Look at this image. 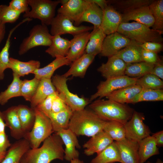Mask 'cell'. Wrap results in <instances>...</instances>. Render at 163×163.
Here are the masks:
<instances>
[{
	"mask_svg": "<svg viewBox=\"0 0 163 163\" xmlns=\"http://www.w3.org/2000/svg\"><path fill=\"white\" fill-rule=\"evenodd\" d=\"M63 145L61 137L55 133L46 138L40 147L28 150L21 161L23 163H50L56 159L63 160Z\"/></svg>",
	"mask_w": 163,
	"mask_h": 163,
	"instance_id": "1",
	"label": "cell"
},
{
	"mask_svg": "<svg viewBox=\"0 0 163 163\" xmlns=\"http://www.w3.org/2000/svg\"><path fill=\"white\" fill-rule=\"evenodd\" d=\"M89 107L104 120L116 121L124 124L130 119L134 111L125 104L109 99L96 100L91 103Z\"/></svg>",
	"mask_w": 163,
	"mask_h": 163,
	"instance_id": "2",
	"label": "cell"
},
{
	"mask_svg": "<svg viewBox=\"0 0 163 163\" xmlns=\"http://www.w3.org/2000/svg\"><path fill=\"white\" fill-rule=\"evenodd\" d=\"M105 121L91 110L73 112L68 128L77 136L92 137L103 130Z\"/></svg>",
	"mask_w": 163,
	"mask_h": 163,
	"instance_id": "3",
	"label": "cell"
},
{
	"mask_svg": "<svg viewBox=\"0 0 163 163\" xmlns=\"http://www.w3.org/2000/svg\"><path fill=\"white\" fill-rule=\"evenodd\" d=\"M117 32L131 40L142 43L148 42L162 43L163 33L136 22H122Z\"/></svg>",
	"mask_w": 163,
	"mask_h": 163,
	"instance_id": "4",
	"label": "cell"
},
{
	"mask_svg": "<svg viewBox=\"0 0 163 163\" xmlns=\"http://www.w3.org/2000/svg\"><path fill=\"white\" fill-rule=\"evenodd\" d=\"M35 119L31 130L26 133L24 138L29 142L30 149L39 147L54 132L51 121L43 113L35 108Z\"/></svg>",
	"mask_w": 163,
	"mask_h": 163,
	"instance_id": "5",
	"label": "cell"
},
{
	"mask_svg": "<svg viewBox=\"0 0 163 163\" xmlns=\"http://www.w3.org/2000/svg\"><path fill=\"white\" fill-rule=\"evenodd\" d=\"M28 3L31 10L24 13L23 17L38 19L41 24L47 26L55 17L56 8L60 2L59 0H28Z\"/></svg>",
	"mask_w": 163,
	"mask_h": 163,
	"instance_id": "6",
	"label": "cell"
},
{
	"mask_svg": "<svg viewBox=\"0 0 163 163\" xmlns=\"http://www.w3.org/2000/svg\"><path fill=\"white\" fill-rule=\"evenodd\" d=\"M51 78L52 83L59 94L73 112L84 110L90 102L88 99L80 97L71 92L67 84L68 78L63 75L56 74Z\"/></svg>",
	"mask_w": 163,
	"mask_h": 163,
	"instance_id": "7",
	"label": "cell"
},
{
	"mask_svg": "<svg viewBox=\"0 0 163 163\" xmlns=\"http://www.w3.org/2000/svg\"><path fill=\"white\" fill-rule=\"evenodd\" d=\"M52 37L47 26L42 24L34 26L30 30L29 36L24 39L20 45L19 55H24L37 46H49L51 43Z\"/></svg>",
	"mask_w": 163,
	"mask_h": 163,
	"instance_id": "8",
	"label": "cell"
},
{
	"mask_svg": "<svg viewBox=\"0 0 163 163\" xmlns=\"http://www.w3.org/2000/svg\"><path fill=\"white\" fill-rule=\"evenodd\" d=\"M137 79L126 75L106 79L100 82L97 87V91L91 96L89 101L91 102L97 97L100 99L106 97L117 90L136 84Z\"/></svg>",
	"mask_w": 163,
	"mask_h": 163,
	"instance_id": "9",
	"label": "cell"
},
{
	"mask_svg": "<svg viewBox=\"0 0 163 163\" xmlns=\"http://www.w3.org/2000/svg\"><path fill=\"white\" fill-rule=\"evenodd\" d=\"M144 119L142 113L134 110L131 118L124 124L126 138L139 142L150 135V130L144 123Z\"/></svg>",
	"mask_w": 163,
	"mask_h": 163,
	"instance_id": "10",
	"label": "cell"
},
{
	"mask_svg": "<svg viewBox=\"0 0 163 163\" xmlns=\"http://www.w3.org/2000/svg\"><path fill=\"white\" fill-rule=\"evenodd\" d=\"M50 25V34L52 36L70 34L74 36L93 29V26H76L69 19L59 14L55 16Z\"/></svg>",
	"mask_w": 163,
	"mask_h": 163,
	"instance_id": "11",
	"label": "cell"
},
{
	"mask_svg": "<svg viewBox=\"0 0 163 163\" xmlns=\"http://www.w3.org/2000/svg\"><path fill=\"white\" fill-rule=\"evenodd\" d=\"M90 2L89 0H67L57 10L58 14L66 18L77 26Z\"/></svg>",
	"mask_w": 163,
	"mask_h": 163,
	"instance_id": "12",
	"label": "cell"
},
{
	"mask_svg": "<svg viewBox=\"0 0 163 163\" xmlns=\"http://www.w3.org/2000/svg\"><path fill=\"white\" fill-rule=\"evenodd\" d=\"M131 40L118 32L106 35L102 45L100 55L108 58L115 55L130 43Z\"/></svg>",
	"mask_w": 163,
	"mask_h": 163,
	"instance_id": "13",
	"label": "cell"
},
{
	"mask_svg": "<svg viewBox=\"0 0 163 163\" xmlns=\"http://www.w3.org/2000/svg\"><path fill=\"white\" fill-rule=\"evenodd\" d=\"M54 132L60 136L65 145L64 158L70 161L73 159L78 158L79 153L76 148L80 149L81 146L77 136L69 128L57 129Z\"/></svg>",
	"mask_w": 163,
	"mask_h": 163,
	"instance_id": "14",
	"label": "cell"
},
{
	"mask_svg": "<svg viewBox=\"0 0 163 163\" xmlns=\"http://www.w3.org/2000/svg\"><path fill=\"white\" fill-rule=\"evenodd\" d=\"M126 66L123 60L113 56L108 57L107 62L102 64L97 70L107 79L125 75Z\"/></svg>",
	"mask_w": 163,
	"mask_h": 163,
	"instance_id": "15",
	"label": "cell"
},
{
	"mask_svg": "<svg viewBox=\"0 0 163 163\" xmlns=\"http://www.w3.org/2000/svg\"><path fill=\"white\" fill-rule=\"evenodd\" d=\"M115 142L119 152L120 162L139 163L138 153L139 142L126 138Z\"/></svg>",
	"mask_w": 163,
	"mask_h": 163,
	"instance_id": "16",
	"label": "cell"
},
{
	"mask_svg": "<svg viewBox=\"0 0 163 163\" xmlns=\"http://www.w3.org/2000/svg\"><path fill=\"white\" fill-rule=\"evenodd\" d=\"M113 140L103 130L91 137L83 145L84 154L90 156L95 153L98 154Z\"/></svg>",
	"mask_w": 163,
	"mask_h": 163,
	"instance_id": "17",
	"label": "cell"
},
{
	"mask_svg": "<svg viewBox=\"0 0 163 163\" xmlns=\"http://www.w3.org/2000/svg\"><path fill=\"white\" fill-rule=\"evenodd\" d=\"M122 23L121 14L108 5L104 11L103 20L100 28L106 35L117 32Z\"/></svg>",
	"mask_w": 163,
	"mask_h": 163,
	"instance_id": "18",
	"label": "cell"
},
{
	"mask_svg": "<svg viewBox=\"0 0 163 163\" xmlns=\"http://www.w3.org/2000/svg\"><path fill=\"white\" fill-rule=\"evenodd\" d=\"M2 113L6 126L9 128L11 136L17 140L23 138L25 134L17 114V106L11 107Z\"/></svg>",
	"mask_w": 163,
	"mask_h": 163,
	"instance_id": "19",
	"label": "cell"
},
{
	"mask_svg": "<svg viewBox=\"0 0 163 163\" xmlns=\"http://www.w3.org/2000/svg\"><path fill=\"white\" fill-rule=\"evenodd\" d=\"M91 36V33L87 31L73 36V38L70 40V47L66 57L69 61L72 63L85 53L86 45Z\"/></svg>",
	"mask_w": 163,
	"mask_h": 163,
	"instance_id": "20",
	"label": "cell"
},
{
	"mask_svg": "<svg viewBox=\"0 0 163 163\" xmlns=\"http://www.w3.org/2000/svg\"><path fill=\"white\" fill-rule=\"evenodd\" d=\"M122 22H127L134 21L148 27H152L154 20L149 6L136 8L127 12L121 14Z\"/></svg>",
	"mask_w": 163,
	"mask_h": 163,
	"instance_id": "21",
	"label": "cell"
},
{
	"mask_svg": "<svg viewBox=\"0 0 163 163\" xmlns=\"http://www.w3.org/2000/svg\"><path fill=\"white\" fill-rule=\"evenodd\" d=\"M30 149L28 141L25 138L11 144L1 163H20L25 153Z\"/></svg>",
	"mask_w": 163,
	"mask_h": 163,
	"instance_id": "22",
	"label": "cell"
},
{
	"mask_svg": "<svg viewBox=\"0 0 163 163\" xmlns=\"http://www.w3.org/2000/svg\"><path fill=\"white\" fill-rule=\"evenodd\" d=\"M141 44L131 40L127 46L114 56L121 59L126 64L143 62L141 56Z\"/></svg>",
	"mask_w": 163,
	"mask_h": 163,
	"instance_id": "23",
	"label": "cell"
},
{
	"mask_svg": "<svg viewBox=\"0 0 163 163\" xmlns=\"http://www.w3.org/2000/svg\"><path fill=\"white\" fill-rule=\"evenodd\" d=\"M90 3L86 9L78 22L77 26L83 22H86L92 24L94 31L100 27L102 23L104 11L96 4L89 0Z\"/></svg>",
	"mask_w": 163,
	"mask_h": 163,
	"instance_id": "24",
	"label": "cell"
},
{
	"mask_svg": "<svg viewBox=\"0 0 163 163\" xmlns=\"http://www.w3.org/2000/svg\"><path fill=\"white\" fill-rule=\"evenodd\" d=\"M95 56L84 53L80 57L72 62L69 69L63 75L67 78L71 76L75 77H84L88 69L93 62Z\"/></svg>",
	"mask_w": 163,
	"mask_h": 163,
	"instance_id": "25",
	"label": "cell"
},
{
	"mask_svg": "<svg viewBox=\"0 0 163 163\" xmlns=\"http://www.w3.org/2000/svg\"><path fill=\"white\" fill-rule=\"evenodd\" d=\"M40 62L38 60H31L23 62L12 57H10L8 68L11 69L13 73L21 77L32 73L40 68Z\"/></svg>",
	"mask_w": 163,
	"mask_h": 163,
	"instance_id": "26",
	"label": "cell"
},
{
	"mask_svg": "<svg viewBox=\"0 0 163 163\" xmlns=\"http://www.w3.org/2000/svg\"><path fill=\"white\" fill-rule=\"evenodd\" d=\"M142 88L136 84L132 85L117 90L106 97L108 99L122 104L130 103Z\"/></svg>",
	"mask_w": 163,
	"mask_h": 163,
	"instance_id": "27",
	"label": "cell"
},
{
	"mask_svg": "<svg viewBox=\"0 0 163 163\" xmlns=\"http://www.w3.org/2000/svg\"><path fill=\"white\" fill-rule=\"evenodd\" d=\"M139 163H144L152 156L159 154L154 138L149 136L139 142L138 150Z\"/></svg>",
	"mask_w": 163,
	"mask_h": 163,
	"instance_id": "28",
	"label": "cell"
},
{
	"mask_svg": "<svg viewBox=\"0 0 163 163\" xmlns=\"http://www.w3.org/2000/svg\"><path fill=\"white\" fill-rule=\"evenodd\" d=\"M70 45V41L69 40L64 38L59 35L53 36L51 43L45 50V52L53 58L66 57Z\"/></svg>",
	"mask_w": 163,
	"mask_h": 163,
	"instance_id": "29",
	"label": "cell"
},
{
	"mask_svg": "<svg viewBox=\"0 0 163 163\" xmlns=\"http://www.w3.org/2000/svg\"><path fill=\"white\" fill-rule=\"evenodd\" d=\"M66 57H58L46 66L39 68L33 73L34 77L41 80L43 78L51 79L55 71L59 68L65 65H71Z\"/></svg>",
	"mask_w": 163,
	"mask_h": 163,
	"instance_id": "30",
	"label": "cell"
},
{
	"mask_svg": "<svg viewBox=\"0 0 163 163\" xmlns=\"http://www.w3.org/2000/svg\"><path fill=\"white\" fill-rule=\"evenodd\" d=\"M56 91L51 79L43 78L40 80L37 90L30 102L31 107L34 108L48 96Z\"/></svg>",
	"mask_w": 163,
	"mask_h": 163,
	"instance_id": "31",
	"label": "cell"
},
{
	"mask_svg": "<svg viewBox=\"0 0 163 163\" xmlns=\"http://www.w3.org/2000/svg\"><path fill=\"white\" fill-rule=\"evenodd\" d=\"M17 113L22 129L25 134L30 132L35 119L34 108L24 105L17 106Z\"/></svg>",
	"mask_w": 163,
	"mask_h": 163,
	"instance_id": "32",
	"label": "cell"
},
{
	"mask_svg": "<svg viewBox=\"0 0 163 163\" xmlns=\"http://www.w3.org/2000/svg\"><path fill=\"white\" fill-rule=\"evenodd\" d=\"M120 161L119 149L116 142L113 141L97 154L90 163H113L119 162Z\"/></svg>",
	"mask_w": 163,
	"mask_h": 163,
	"instance_id": "33",
	"label": "cell"
},
{
	"mask_svg": "<svg viewBox=\"0 0 163 163\" xmlns=\"http://www.w3.org/2000/svg\"><path fill=\"white\" fill-rule=\"evenodd\" d=\"M29 21L28 19L24 18L18 24L11 29L9 32L5 46L0 51V80L5 77L4 71L8 68L9 62V50L11 45V38L14 31L23 23Z\"/></svg>",
	"mask_w": 163,
	"mask_h": 163,
	"instance_id": "34",
	"label": "cell"
},
{
	"mask_svg": "<svg viewBox=\"0 0 163 163\" xmlns=\"http://www.w3.org/2000/svg\"><path fill=\"white\" fill-rule=\"evenodd\" d=\"M154 0H113L108 1V5L123 14L136 8L149 6Z\"/></svg>",
	"mask_w": 163,
	"mask_h": 163,
	"instance_id": "35",
	"label": "cell"
},
{
	"mask_svg": "<svg viewBox=\"0 0 163 163\" xmlns=\"http://www.w3.org/2000/svg\"><path fill=\"white\" fill-rule=\"evenodd\" d=\"M91 33V36L86 45L85 53L95 56L101 53L103 42L106 35L100 27L95 31H92Z\"/></svg>",
	"mask_w": 163,
	"mask_h": 163,
	"instance_id": "36",
	"label": "cell"
},
{
	"mask_svg": "<svg viewBox=\"0 0 163 163\" xmlns=\"http://www.w3.org/2000/svg\"><path fill=\"white\" fill-rule=\"evenodd\" d=\"M11 83L5 91L0 93V105H4L11 98L21 96V89L22 80L20 77L13 73Z\"/></svg>",
	"mask_w": 163,
	"mask_h": 163,
	"instance_id": "37",
	"label": "cell"
},
{
	"mask_svg": "<svg viewBox=\"0 0 163 163\" xmlns=\"http://www.w3.org/2000/svg\"><path fill=\"white\" fill-rule=\"evenodd\" d=\"M73 113L69 108L57 113L51 112L46 115L51 121L54 132L57 129H68Z\"/></svg>",
	"mask_w": 163,
	"mask_h": 163,
	"instance_id": "38",
	"label": "cell"
},
{
	"mask_svg": "<svg viewBox=\"0 0 163 163\" xmlns=\"http://www.w3.org/2000/svg\"><path fill=\"white\" fill-rule=\"evenodd\" d=\"M154 65L143 61L126 64L125 75L139 78L150 73Z\"/></svg>",
	"mask_w": 163,
	"mask_h": 163,
	"instance_id": "39",
	"label": "cell"
},
{
	"mask_svg": "<svg viewBox=\"0 0 163 163\" xmlns=\"http://www.w3.org/2000/svg\"><path fill=\"white\" fill-rule=\"evenodd\" d=\"M103 130L115 141H120L126 138L124 124L120 122L105 121Z\"/></svg>",
	"mask_w": 163,
	"mask_h": 163,
	"instance_id": "40",
	"label": "cell"
},
{
	"mask_svg": "<svg viewBox=\"0 0 163 163\" xmlns=\"http://www.w3.org/2000/svg\"><path fill=\"white\" fill-rule=\"evenodd\" d=\"M154 20L152 29L163 33V0H154L149 5Z\"/></svg>",
	"mask_w": 163,
	"mask_h": 163,
	"instance_id": "41",
	"label": "cell"
},
{
	"mask_svg": "<svg viewBox=\"0 0 163 163\" xmlns=\"http://www.w3.org/2000/svg\"><path fill=\"white\" fill-rule=\"evenodd\" d=\"M163 100L162 89L155 90L142 88L130 103H136L143 101H159Z\"/></svg>",
	"mask_w": 163,
	"mask_h": 163,
	"instance_id": "42",
	"label": "cell"
},
{
	"mask_svg": "<svg viewBox=\"0 0 163 163\" xmlns=\"http://www.w3.org/2000/svg\"><path fill=\"white\" fill-rule=\"evenodd\" d=\"M40 80L35 77L30 80H22L21 89V96L28 101L30 102L39 86Z\"/></svg>",
	"mask_w": 163,
	"mask_h": 163,
	"instance_id": "43",
	"label": "cell"
},
{
	"mask_svg": "<svg viewBox=\"0 0 163 163\" xmlns=\"http://www.w3.org/2000/svg\"><path fill=\"white\" fill-rule=\"evenodd\" d=\"M136 84L142 88L160 90L162 89L163 88L162 80L151 73L138 78Z\"/></svg>",
	"mask_w": 163,
	"mask_h": 163,
	"instance_id": "44",
	"label": "cell"
},
{
	"mask_svg": "<svg viewBox=\"0 0 163 163\" xmlns=\"http://www.w3.org/2000/svg\"><path fill=\"white\" fill-rule=\"evenodd\" d=\"M21 14V12L13 9L9 5H0V21L4 24L14 23Z\"/></svg>",
	"mask_w": 163,
	"mask_h": 163,
	"instance_id": "45",
	"label": "cell"
},
{
	"mask_svg": "<svg viewBox=\"0 0 163 163\" xmlns=\"http://www.w3.org/2000/svg\"><path fill=\"white\" fill-rule=\"evenodd\" d=\"M58 94V93L56 91L50 95L38 104L35 108L47 115L51 112L53 101Z\"/></svg>",
	"mask_w": 163,
	"mask_h": 163,
	"instance_id": "46",
	"label": "cell"
},
{
	"mask_svg": "<svg viewBox=\"0 0 163 163\" xmlns=\"http://www.w3.org/2000/svg\"><path fill=\"white\" fill-rule=\"evenodd\" d=\"M8 5L13 9L21 13H27L30 11L28 0H12Z\"/></svg>",
	"mask_w": 163,
	"mask_h": 163,
	"instance_id": "47",
	"label": "cell"
},
{
	"mask_svg": "<svg viewBox=\"0 0 163 163\" xmlns=\"http://www.w3.org/2000/svg\"><path fill=\"white\" fill-rule=\"evenodd\" d=\"M70 108L64 100L59 94L53 100L52 107L51 112L57 113Z\"/></svg>",
	"mask_w": 163,
	"mask_h": 163,
	"instance_id": "48",
	"label": "cell"
},
{
	"mask_svg": "<svg viewBox=\"0 0 163 163\" xmlns=\"http://www.w3.org/2000/svg\"><path fill=\"white\" fill-rule=\"evenodd\" d=\"M141 56L143 62L155 65L160 60L157 53L142 48Z\"/></svg>",
	"mask_w": 163,
	"mask_h": 163,
	"instance_id": "49",
	"label": "cell"
},
{
	"mask_svg": "<svg viewBox=\"0 0 163 163\" xmlns=\"http://www.w3.org/2000/svg\"><path fill=\"white\" fill-rule=\"evenodd\" d=\"M141 47L143 49L158 53L161 51L163 49L162 43L148 42L141 45Z\"/></svg>",
	"mask_w": 163,
	"mask_h": 163,
	"instance_id": "50",
	"label": "cell"
},
{
	"mask_svg": "<svg viewBox=\"0 0 163 163\" xmlns=\"http://www.w3.org/2000/svg\"><path fill=\"white\" fill-rule=\"evenodd\" d=\"M11 144L5 132L0 133V152H6L7 149Z\"/></svg>",
	"mask_w": 163,
	"mask_h": 163,
	"instance_id": "51",
	"label": "cell"
},
{
	"mask_svg": "<svg viewBox=\"0 0 163 163\" xmlns=\"http://www.w3.org/2000/svg\"><path fill=\"white\" fill-rule=\"evenodd\" d=\"M150 73L155 75L161 79H163V64L162 60H160L155 65Z\"/></svg>",
	"mask_w": 163,
	"mask_h": 163,
	"instance_id": "52",
	"label": "cell"
},
{
	"mask_svg": "<svg viewBox=\"0 0 163 163\" xmlns=\"http://www.w3.org/2000/svg\"><path fill=\"white\" fill-rule=\"evenodd\" d=\"M155 139L158 147L163 146V131L161 130L153 134L152 136Z\"/></svg>",
	"mask_w": 163,
	"mask_h": 163,
	"instance_id": "53",
	"label": "cell"
},
{
	"mask_svg": "<svg viewBox=\"0 0 163 163\" xmlns=\"http://www.w3.org/2000/svg\"><path fill=\"white\" fill-rule=\"evenodd\" d=\"M98 5L103 11L108 5V1L105 0H90Z\"/></svg>",
	"mask_w": 163,
	"mask_h": 163,
	"instance_id": "54",
	"label": "cell"
},
{
	"mask_svg": "<svg viewBox=\"0 0 163 163\" xmlns=\"http://www.w3.org/2000/svg\"><path fill=\"white\" fill-rule=\"evenodd\" d=\"M5 32V24L0 21V44L4 38Z\"/></svg>",
	"mask_w": 163,
	"mask_h": 163,
	"instance_id": "55",
	"label": "cell"
},
{
	"mask_svg": "<svg viewBox=\"0 0 163 163\" xmlns=\"http://www.w3.org/2000/svg\"><path fill=\"white\" fill-rule=\"evenodd\" d=\"M7 126L4 121L2 112L0 110V133L5 132V129Z\"/></svg>",
	"mask_w": 163,
	"mask_h": 163,
	"instance_id": "56",
	"label": "cell"
},
{
	"mask_svg": "<svg viewBox=\"0 0 163 163\" xmlns=\"http://www.w3.org/2000/svg\"><path fill=\"white\" fill-rule=\"evenodd\" d=\"M70 161V163H85L83 161L79 160L78 158L73 159Z\"/></svg>",
	"mask_w": 163,
	"mask_h": 163,
	"instance_id": "57",
	"label": "cell"
},
{
	"mask_svg": "<svg viewBox=\"0 0 163 163\" xmlns=\"http://www.w3.org/2000/svg\"><path fill=\"white\" fill-rule=\"evenodd\" d=\"M6 153L7 152H0V163L5 158Z\"/></svg>",
	"mask_w": 163,
	"mask_h": 163,
	"instance_id": "58",
	"label": "cell"
},
{
	"mask_svg": "<svg viewBox=\"0 0 163 163\" xmlns=\"http://www.w3.org/2000/svg\"><path fill=\"white\" fill-rule=\"evenodd\" d=\"M156 163H163V162L160 159H158Z\"/></svg>",
	"mask_w": 163,
	"mask_h": 163,
	"instance_id": "59",
	"label": "cell"
},
{
	"mask_svg": "<svg viewBox=\"0 0 163 163\" xmlns=\"http://www.w3.org/2000/svg\"><path fill=\"white\" fill-rule=\"evenodd\" d=\"M146 163H153L151 162L150 161H148Z\"/></svg>",
	"mask_w": 163,
	"mask_h": 163,
	"instance_id": "60",
	"label": "cell"
},
{
	"mask_svg": "<svg viewBox=\"0 0 163 163\" xmlns=\"http://www.w3.org/2000/svg\"><path fill=\"white\" fill-rule=\"evenodd\" d=\"M20 163H23V162H22L21 161L20 162Z\"/></svg>",
	"mask_w": 163,
	"mask_h": 163,
	"instance_id": "61",
	"label": "cell"
}]
</instances>
